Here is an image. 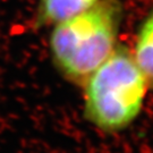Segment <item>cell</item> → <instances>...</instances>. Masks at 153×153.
I'll return each instance as SVG.
<instances>
[{
  "mask_svg": "<svg viewBox=\"0 0 153 153\" xmlns=\"http://www.w3.org/2000/svg\"><path fill=\"white\" fill-rule=\"evenodd\" d=\"M133 57L149 85L153 86V8L138 28Z\"/></svg>",
  "mask_w": 153,
  "mask_h": 153,
  "instance_id": "4",
  "label": "cell"
},
{
  "mask_svg": "<svg viewBox=\"0 0 153 153\" xmlns=\"http://www.w3.org/2000/svg\"><path fill=\"white\" fill-rule=\"evenodd\" d=\"M121 19L119 0H99L88 10L55 24L50 51L62 76L85 82L116 49Z\"/></svg>",
  "mask_w": 153,
  "mask_h": 153,
  "instance_id": "1",
  "label": "cell"
},
{
  "mask_svg": "<svg viewBox=\"0 0 153 153\" xmlns=\"http://www.w3.org/2000/svg\"><path fill=\"white\" fill-rule=\"evenodd\" d=\"M99 0H40L36 24L55 25L67 18L88 10Z\"/></svg>",
  "mask_w": 153,
  "mask_h": 153,
  "instance_id": "3",
  "label": "cell"
},
{
  "mask_svg": "<svg viewBox=\"0 0 153 153\" xmlns=\"http://www.w3.org/2000/svg\"><path fill=\"white\" fill-rule=\"evenodd\" d=\"M83 85L86 118L99 129L112 133L129 126L141 114L149 83L133 53L117 45Z\"/></svg>",
  "mask_w": 153,
  "mask_h": 153,
  "instance_id": "2",
  "label": "cell"
}]
</instances>
